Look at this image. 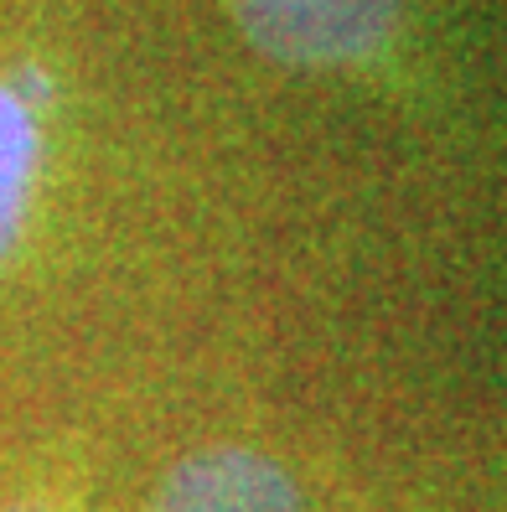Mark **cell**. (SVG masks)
Segmentation results:
<instances>
[{"label":"cell","instance_id":"obj_1","mask_svg":"<svg viewBox=\"0 0 507 512\" xmlns=\"http://www.w3.org/2000/svg\"><path fill=\"white\" fill-rule=\"evenodd\" d=\"M244 37L295 68H357L389 47L399 0H228Z\"/></svg>","mask_w":507,"mask_h":512},{"label":"cell","instance_id":"obj_2","mask_svg":"<svg viewBox=\"0 0 507 512\" xmlns=\"http://www.w3.org/2000/svg\"><path fill=\"white\" fill-rule=\"evenodd\" d=\"M47 109L52 78L37 63L0 68V264L32 223V202L47 161Z\"/></svg>","mask_w":507,"mask_h":512},{"label":"cell","instance_id":"obj_3","mask_svg":"<svg viewBox=\"0 0 507 512\" xmlns=\"http://www.w3.org/2000/svg\"><path fill=\"white\" fill-rule=\"evenodd\" d=\"M151 512H301V487L259 450L213 445L161 481Z\"/></svg>","mask_w":507,"mask_h":512},{"label":"cell","instance_id":"obj_4","mask_svg":"<svg viewBox=\"0 0 507 512\" xmlns=\"http://www.w3.org/2000/svg\"><path fill=\"white\" fill-rule=\"evenodd\" d=\"M16 512H47V507H16Z\"/></svg>","mask_w":507,"mask_h":512}]
</instances>
